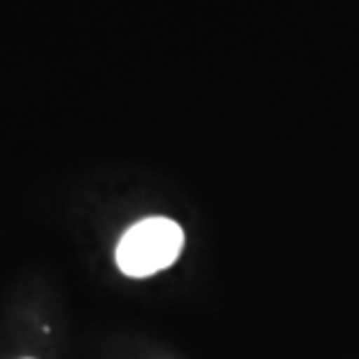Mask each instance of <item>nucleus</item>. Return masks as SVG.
Instances as JSON below:
<instances>
[{
  "label": "nucleus",
  "mask_w": 359,
  "mask_h": 359,
  "mask_svg": "<svg viewBox=\"0 0 359 359\" xmlns=\"http://www.w3.org/2000/svg\"><path fill=\"white\" fill-rule=\"evenodd\" d=\"M184 233L168 217H149L133 224L121 236L114 259L128 278H147L173 266L182 252Z\"/></svg>",
  "instance_id": "1"
}]
</instances>
